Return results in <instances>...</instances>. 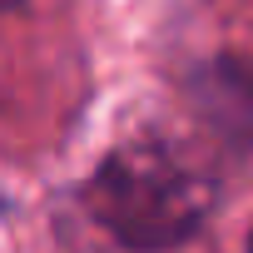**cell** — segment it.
I'll return each mask as SVG.
<instances>
[{
  "label": "cell",
  "instance_id": "1",
  "mask_svg": "<svg viewBox=\"0 0 253 253\" xmlns=\"http://www.w3.org/2000/svg\"><path fill=\"white\" fill-rule=\"evenodd\" d=\"M89 213L129 248H169L213 209V179L169 139H129L84 184Z\"/></svg>",
  "mask_w": 253,
  "mask_h": 253
},
{
  "label": "cell",
  "instance_id": "2",
  "mask_svg": "<svg viewBox=\"0 0 253 253\" xmlns=\"http://www.w3.org/2000/svg\"><path fill=\"white\" fill-rule=\"evenodd\" d=\"M0 5H20V0H0Z\"/></svg>",
  "mask_w": 253,
  "mask_h": 253
},
{
  "label": "cell",
  "instance_id": "3",
  "mask_svg": "<svg viewBox=\"0 0 253 253\" xmlns=\"http://www.w3.org/2000/svg\"><path fill=\"white\" fill-rule=\"evenodd\" d=\"M248 253H253V243H248Z\"/></svg>",
  "mask_w": 253,
  "mask_h": 253
}]
</instances>
